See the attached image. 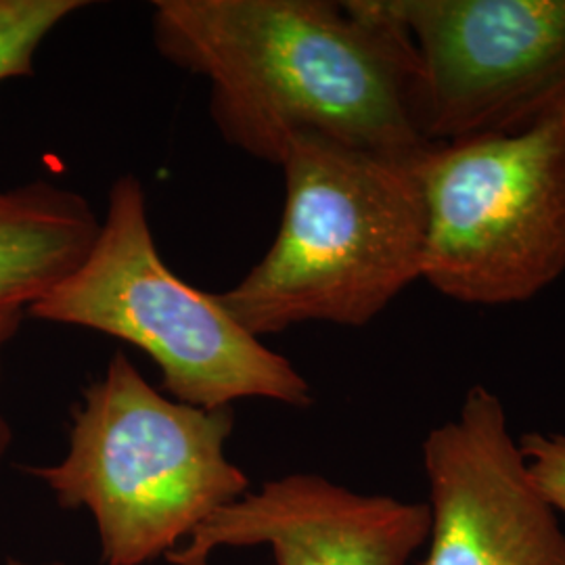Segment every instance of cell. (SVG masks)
I'll list each match as a JSON object with an SVG mask.
<instances>
[{
	"instance_id": "9",
	"label": "cell",
	"mask_w": 565,
	"mask_h": 565,
	"mask_svg": "<svg viewBox=\"0 0 565 565\" xmlns=\"http://www.w3.org/2000/svg\"><path fill=\"white\" fill-rule=\"evenodd\" d=\"M99 218L57 182L0 186V310H28L86 258Z\"/></svg>"
},
{
	"instance_id": "1",
	"label": "cell",
	"mask_w": 565,
	"mask_h": 565,
	"mask_svg": "<svg viewBox=\"0 0 565 565\" xmlns=\"http://www.w3.org/2000/svg\"><path fill=\"white\" fill-rule=\"evenodd\" d=\"M153 46L210 88L224 142L279 166L291 141L417 158L419 61L390 0H158Z\"/></svg>"
},
{
	"instance_id": "8",
	"label": "cell",
	"mask_w": 565,
	"mask_h": 565,
	"mask_svg": "<svg viewBox=\"0 0 565 565\" xmlns=\"http://www.w3.org/2000/svg\"><path fill=\"white\" fill-rule=\"evenodd\" d=\"M429 525L427 503L291 473L214 513L166 562L210 565L223 546L268 545L270 565H406L427 543Z\"/></svg>"
},
{
	"instance_id": "4",
	"label": "cell",
	"mask_w": 565,
	"mask_h": 565,
	"mask_svg": "<svg viewBox=\"0 0 565 565\" xmlns=\"http://www.w3.org/2000/svg\"><path fill=\"white\" fill-rule=\"evenodd\" d=\"M25 315L139 348L160 369L163 394L182 404L205 411L245 398L312 404V387L289 359L237 323L216 294L182 281L163 263L135 174L111 184L86 258Z\"/></svg>"
},
{
	"instance_id": "3",
	"label": "cell",
	"mask_w": 565,
	"mask_h": 565,
	"mask_svg": "<svg viewBox=\"0 0 565 565\" xmlns=\"http://www.w3.org/2000/svg\"><path fill=\"white\" fill-rule=\"evenodd\" d=\"M233 408L172 401L116 352L72 413L65 457L23 467L63 509L90 511L105 565H147L249 492L226 457Z\"/></svg>"
},
{
	"instance_id": "11",
	"label": "cell",
	"mask_w": 565,
	"mask_h": 565,
	"mask_svg": "<svg viewBox=\"0 0 565 565\" xmlns=\"http://www.w3.org/2000/svg\"><path fill=\"white\" fill-rule=\"evenodd\" d=\"M530 480L546 505L565 518V436L525 431L518 440Z\"/></svg>"
},
{
	"instance_id": "5",
	"label": "cell",
	"mask_w": 565,
	"mask_h": 565,
	"mask_svg": "<svg viewBox=\"0 0 565 565\" xmlns=\"http://www.w3.org/2000/svg\"><path fill=\"white\" fill-rule=\"evenodd\" d=\"M422 281L467 306H511L565 273V107L515 135L431 142L415 158Z\"/></svg>"
},
{
	"instance_id": "13",
	"label": "cell",
	"mask_w": 565,
	"mask_h": 565,
	"mask_svg": "<svg viewBox=\"0 0 565 565\" xmlns=\"http://www.w3.org/2000/svg\"><path fill=\"white\" fill-rule=\"evenodd\" d=\"M0 565H65L63 562H46V564H30V562H21L15 557H7L4 562H0Z\"/></svg>"
},
{
	"instance_id": "2",
	"label": "cell",
	"mask_w": 565,
	"mask_h": 565,
	"mask_svg": "<svg viewBox=\"0 0 565 565\" xmlns=\"http://www.w3.org/2000/svg\"><path fill=\"white\" fill-rule=\"evenodd\" d=\"M281 226L235 287L216 294L263 340L303 323L366 327L422 281L425 214L415 158L300 137L287 147Z\"/></svg>"
},
{
	"instance_id": "7",
	"label": "cell",
	"mask_w": 565,
	"mask_h": 565,
	"mask_svg": "<svg viewBox=\"0 0 565 565\" xmlns=\"http://www.w3.org/2000/svg\"><path fill=\"white\" fill-rule=\"evenodd\" d=\"M429 551L422 565H565V532L532 484L503 401L467 390L424 443Z\"/></svg>"
},
{
	"instance_id": "12",
	"label": "cell",
	"mask_w": 565,
	"mask_h": 565,
	"mask_svg": "<svg viewBox=\"0 0 565 565\" xmlns=\"http://www.w3.org/2000/svg\"><path fill=\"white\" fill-rule=\"evenodd\" d=\"M23 317H25V310H21V308H4V310H0V369H2V354H4V350H7V345L11 343V340L18 335ZM11 440H13L11 425L4 419V415L0 413V461L9 452Z\"/></svg>"
},
{
	"instance_id": "10",
	"label": "cell",
	"mask_w": 565,
	"mask_h": 565,
	"mask_svg": "<svg viewBox=\"0 0 565 565\" xmlns=\"http://www.w3.org/2000/svg\"><path fill=\"white\" fill-rule=\"evenodd\" d=\"M84 7V0H0V84L32 76L44 41Z\"/></svg>"
},
{
	"instance_id": "6",
	"label": "cell",
	"mask_w": 565,
	"mask_h": 565,
	"mask_svg": "<svg viewBox=\"0 0 565 565\" xmlns=\"http://www.w3.org/2000/svg\"><path fill=\"white\" fill-rule=\"evenodd\" d=\"M427 142L515 135L565 107V0H390Z\"/></svg>"
}]
</instances>
